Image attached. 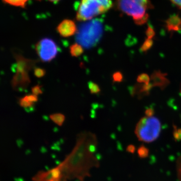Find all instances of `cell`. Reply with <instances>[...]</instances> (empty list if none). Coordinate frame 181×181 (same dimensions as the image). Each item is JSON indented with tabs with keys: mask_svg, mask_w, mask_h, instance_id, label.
I'll use <instances>...</instances> for the list:
<instances>
[{
	"mask_svg": "<svg viewBox=\"0 0 181 181\" xmlns=\"http://www.w3.org/2000/svg\"><path fill=\"white\" fill-rule=\"evenodd\" d=\"M103 33L102 23L99 20H90L77 30L76 41L84 48L90 49L99 41Z\"/></svg>",
	"mask_w": 181,
	"mask_h": 181,
	"instance_id": "3",
	"label": "cell"
},
{
	"mask_svg": "<svg viewBox=\"0 0 181 181\" xmlns=\"http://www.w3.org/2000/svg\"><path fill=\"white\" fill-rule=\"evenodd\" d=\"M23 98L27 100L28 102H30L35 103L37 102L38 100V98L37 95H34V94H28L26 95L23 97Z\"/></svg>",
	"mask_w": 181,
	"mask_h": 181,
	"instance_id": "19",
	"label": "cell"
},
{
	"mask_svg": "<svg viewBox=\"0 0 181 181\" xmlns=\"http://www.w3.org/2000/svg\"><path fill=\"white\" fill-rule=\"evenodd\" d=\"M174 127V131H173V137H174V140L176 141H181V135L178 131L177 130V126L174 125H173Z\"/></svg>",
	"mask_w": 181,
	"mask_h": 181,
	"instance_id": "21",
	"label": "cell"
},
{
	"mask_svg": "<svg viewBox=\"0 0 181 181\" xmlns=\"http://www.w3.org/2000/svg\"><path fill=\"white\" fill-rule=\"evenodd\" d=\"M50 119L59 126H61L65 120V116L61 113H54L49 115Z\"/></svg>",
	"mask_w": 181,
	"mask_h": 181,
	"instance_id": "11",
	"label": "cell"
},
{
	"mask_svg": "<svg viewBox=\"0 0 181 181\" xmlns=\"http://www.w3.org/2000/svg\"><path fill=\"white\" fill-rule=\"evenodd\" d=\"M41 88L42 86H40L39 85H36L31 88V92L33 94L37 95V96L40 95V94H42L43 92L42 91Z\"/></svg>",
	"mask_w": 181,
	"mask_h": 181,
	"instance_id": "20",
	"label": "cell"
},
{
	"mask_svg": "<svg viewBox=\"0 0 181 181\" xmlns=\"http://www.w3.org/2000/svg\"><path fill=\"white\" fill-rule=\"evenodd\" d=\"M88 87L90 90V94H96L101 91L99 86L97 84L92 81L88 82Z\"/></svg>",
	"mask_w": 181,
	"mask_h": 181,
	"instance_id": "16",
	"label": "cell"
},
{
	"mask_svg": "<svg viewBox=\"0 0 181 181\" xmlns=\"http://www.w3.org/2000/svg\"><path fill=\"white\" fill-rule=\"evenodd\" d=\"M6 3L13 6L23 7L28 0H4Z\"/></svg>",
	"mask_w": 181,
	"mask_h": 181,
	"instance_id": "15",
	"label": "cell"
},
{
	"mask_svg": "<svg viewBox=\"0 0 181 181\" xmlns=\"http://www.w3.org/2000/svg\"><path fill=\"white\" fill-rule=\"evenodd\" d=\"M178 176L179 180L181 181V160L180 158L178 162Z\"/></svg>",
	"mask_w": 181,
	"mask_h": 181,
	"instance_id": "24",
	"label": "cell"
},
{
	"mask_svg": "<svg viewBox=\"0 0 181 181\" xmlns=\"http://www.w3.org/2000/svg\"><path fill=\"white\" fill-rule=\"evenodd\" d=\"M135 150H136V148L135 146L133 144H130L129 146H128L126 148V151H127L128 153H135Z\"/></svg>",
	"mask_w": 181,
	"mask_h": 181,
	"instance_id": "23",
	"label": "cell"
},
{
	"mask_svg": "<svg viewBox=\"0 0 181 181\" xmlns=\"http://www.w3.org/2000/svg\"><path fill=\"white\" fill-rule=\"evenodd\" d=\"M57 31L61 36L70 37L77 32L76 24L71 20H64L57 27Z\"/></svg>",
	"mask_w": 181,
	"mask_h": 181,
	"instance_id": "7",
	"label": "cell"
},
{
	"mask_svg": "<svg viewBox=\"0 0 181 181\" xmlns=\"http://www.w3.org/2000/svg\"><path fill=\"white\" fill-rule=\"evenodd\" d=\"M138 156L141 159H145L149 155V150L144 145H141L137 150Z\"/></svg>",
	"mask_w": 181,
	"mask_h": 181,
	"instance_id": "13",
	"label": "cell"
},
{
	"mask_svg": "<svg viewBox=\"0 0 181 181\" xmlns=\"http://www.w3.org/2000/svg\"><path fill=\"white\" fill-rule=\"evenodd\" d=\"M117 4L118 9L137 24L142 25L147 21L151 8L150 0H117Z\"/></svg>",
	"mask_w": 181,
	"mask_h": 181,
	"instance_id": "2",
	"label": "cell"
},
{
	"mask_svg": "<svg viewBox=\"0 0 181 181\" xmlns=\"http://www.w3.org/2000/svg\"><path fill=\"white\" fill-rule=\"evenodd\" d=\"M70 49V53L72 57H79L84 52L83 47L77 43L71 45Z\"/></svg>",
	"mask_w": 181,
	"mask_h": 181,
	"instance_id": "10",
	"label": "cell"
},
{
	"mask_svg": "<svg viewBox=\"0 0 181 181\" xmlns=\"http://www.w3.org/2000/svg\"><path fill=\"white\" fill-rule=\"evenodd\" d=\"M150 80L151 79L149 75L145 73L140 74L137 78V82H138V83L149 84L150 83Z\"/></svg>",
	"mask_w": 181,
	"mask_h": 181,
	"instance_id": "14",
	"label": "cell"
},
{
	"mask_svg": "<svg viewBox=\"0 0 181 181\" xmlns=\"http://www.w3.org/2000/svg\"><path fill=\"white\" fill-rule=\"evenodd\" d=\"M170 1L174 4L177 7L181 9V0H169Z\"/></svg>",
	"mask_w": 181,
	"mask_h": 181,
	"instance_id": "25",
	"label": "cell"
},
{
	"mask_svg": "<svg viewBox=\"0 0 181 181\" xmlns=\"http://www.w3.org/2000/svg\"><path fill=\"white\" fill-rule=\"evenodd\" d=\"M112 0H81L77 11V18L87 21L107 12L112 7Z\"/></svg>",
	"mask_w": 181,
	"mask_h": 181,
	"instance_id": "4",
	"label": "cell"
},
{
	"mask_svg": "<svg viewBox=\"0 0 181 181\" xmlns=\"http://www.w3.org/2000/svg\"><path fill=\"white\" fill-rule=\"evenodd\" d=\"M49 1L51 2H56L58 1L59 0H49Z\"/></svg>",
	"mask_w": 181,
	"mask_h": 181,
	"instance_id": "26",
	"label": "cell"
},
{
	"mask_svg": "<svg viewBox=\"0 0 181 181\" xmlns=\"http://www.w3.org/2000/svg\"><path fill=\"white\" fill-rule=\"evenodd\" d=\"M161 124L159 119L154 117L142 118L135 129V133L140 141L150 143L155 141L160 136Z\"/></svg>",
	"mask_w": 181,
	"mask_h": 181,
	"instance_id": "5",
	"label": "cell"
},
{
	"mask_svg": "<svg viewBox=\"0 0 181 181\" xmlns=\"http://www.w3.org/2000/svg\"><path fill=\"white\" fill-rule=\"evenodd\" d=\"M35 49L40 61L44 62H51L57 57L58 52L57 44L49 38L42 39L38 42Z\"/></svg>",
	"mask_w": 181,
	"mask_h": 181,
	"instance_id": "6",
	"label": "cell"
},
{
	"mask_svg": "<svg viewBox=\"0 0 181 181\" xmlns=\"http://www.w3.org/2000/svg\"><path fill=\"white\" fill-rule=\"evenodd\" d=\"M180 94H181V91H180Z\"/></svg>",
	"mask_w": 181,
	"mask_h": 181,
	"instance_id": "27",
	"label": "cell"
},
{
	"mask_svg": "<svg viewBox=\"0 0 181 181\" xmlns=\"http://www.w3.org/2000/svg\"><path fill=\"white\" fill-rule=\"evenodd\" d=\"M154 114V110L152 108H149L146 109L145 111V115L146 116L148 117H153V115Z\"/></svg>",
	"mask_w": 181,
	"mask_h": 181,
	"instance_id": "22",
	"label": "cell"
},
{
	"mask_svg": "<svg viewBox=\"0 0 181 181\" xmlns=\"http://www.w3.org/2000/svg\"><path fill=\"white\" fill-rule=\"evenodd\" d=\"M153 87V86L150 83L149 84H137L130 89V93L132 97H137L138 99H141L149 96Z\"/></svg>",
	"mask_w": 181,
	"mask_h": 181,
	"instance_id": "9",
	"label": "cell"
},
{
	"mask_svg": "<svg viewBox=\"0 0 181 181\" xmlns=\"http://www.w3.org/2000/svg\"><path fill=\"white\" fill-rule=\"evenodd\" d=\"M18 102L21 107L25 109L26 110L28 109V111H29L28 110H30V111H32V109L34 108V106L35 105L34 103L28 102L23 97L19 98Z\"/></svg>",
	"mask_w": 181,
	"mask_h": 181,
	"instance_id": "12",
	"label": "cell"
},
{
	"mask_svg": "<svg viewBox=\"0 0 181 181\" xmlns=\"http://www.w3.org/2000/svg\"><path fill=\"white\" fill-rule=\"evenodd\" d=\"M46 71L43 68L40 67H34V74L36 77L41 78L45 76Z\"/></svg>",
	"mask_w": 181,
	"mask_h": 181,
	"instance_id": "17",
	"label": "cell"
},
{
	"mask_svg": "<svg viewBox=\"0 0 181 181\" xmlns=\"http://www.w3.org/2000/svg\"><path fill=\"white\" fill-rule=\"evenodd\" d=\"M14 57L16 64L12 69H15V74L11 81L12 88L16 91L22 92L27 89L31 81L28 73L34 68L38 60H31L25 58L19 54H15Z\"/></svg>",
	"mask_w": 181,
	"mask_h": 181,
	"instance_id": "1",
	"label": "cell"
},
{
	"mask_svg": "<svg viewBox=\"0 0 181 181\" xmlns=\"http://www.w3.org/2000/svg\"><path fill=\"white\" fill-rule=\"evenodd\" d=\"M166 73H162L160 71H154L151 74V83L153 87H157L162 90L165 89L169 85L170 82L166 77Z\"/></svg>",
	"mask_w": 181,
	"mask_h": 181,
	"instance_id": "8",
	"label": "cell"
},
{
	"mask_svg": "<svg viewBox=\"0 0 181 181\" xmlns=\"http://www.w3.org/2000/svg\"><path fill=\"white\" fill-rule=\"evenodd\" d=\"M113 81L114 82L120 83L123 80V74L120 71H116L113 74Z\"/></svg>",
	"mask_w": 181,
	"mask_h": 181,
	"instance_id": "18",
	"label": "cell"
}]
</instances>
